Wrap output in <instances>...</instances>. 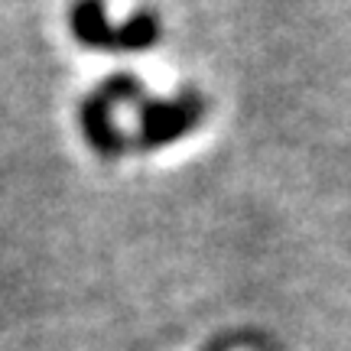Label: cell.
<instances>
[{"mask_svg":"<svg viewBox=\"0 0 351 351\" xmlns=\"http://www.w3.org/2000/svg\"><path fill=\"white\" fill-rule=\"evenodd\" d=\"M202 111L205 104L192 88L179 91L176 98L140 101V147L153 150V147H166L173 140L186 137L202 121Z\"/></svg>","mask_w":351,"mask_h":351,"instance_id":"1","label":"cell"},{"mask_svg":"<svg viewBox=\"0 0 351 351\" xmlns=\"http://www.w3.org/2000/svg\"><path fill=\"white\" fill-rule=\"evenodd\" d=\"M78 121H82L88 143L104 160H117L127 150V137L121 134V127L114 124V104L101 95L98 88L78 104Z\"/></svg>","mask_w":351,"mask_h":351,"instance_id":"2","label":"cell"},{"mask_svg":"<svg viewBox=\"0 0 351 351\" xmlns=\"http://www.w3.org/2000/svg\"><path fill=\"white\" fill-rule=\"evenodd\" d=\"M69 26L88 49H114V23L108 20L104 0H75L69 10Z\"/></svg>","mask_w":351,"mask_h":351,"instance_id":"3","label":"cell"},{"mask_svg":"<svg viewBox=\"0 0 351 351\" xmlns=\"http://www.w3.org/2000/svg\"><path fill=\"white\" fill-rule=\"evenodd\" d=\"M160 33H163V26L156 20V13L137 10V13H130L121 26H114V49L143 52L160 43Z\"/></svg>","mask_w":351,"mask_h":351,"instance_id":"4","label":"cell"},{"mask_svg":"<svg viewBox=\"0 0 351 351\" xmlns=\"http://www.w3.org/2000/svg\"><path fill=\"white\" fill-rule=\"evenodd\" d=\"M98 91L111 101L114 108L117 104H140L143 101V82L137 75H127V72H117V75L104 78L98 85Z\"/></svg>","mask_w":351,"mask_h":351,"instance_id":"5","label":"cell"}]
</instances>
